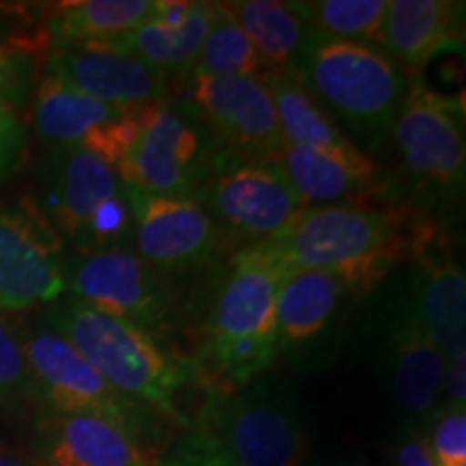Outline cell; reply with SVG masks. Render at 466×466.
Masks as SVG:
<instances>
[{"label":"cell","instance_id":"33","mask_svg":"<svg viewBox=\"0 0 466 466\" xmlns=\"http://www.w3.org/2000/svg\"><path fill=\"white\" fill-rule=\"evenodd\" d=\"M26 145V127L11 110H0V179L17 167Z\"/></svg>","mask_w":466,"mask_h":466},{"label":"cell","instance_id":"31","mask_svg":"<svg viewBox=\"0 0 466 466\" xmlns=\"http://www.w3.org/2000/svg\"><path fill=\"white\" fill-rule=\"evenodd\" d=\"M33 395L25 339L11 319L0 313V408L20 404Z\"/></svg>","mask_w":466,"mask_h":466},{"label":"cell","instance_id":"2","mask_svg":"<svg viewBox=\"0 0 466 466\" xmlns=\"http://www.w3.org/2000/svg\"><path fill=\"white\" fill-rule=\"evenodd\" d=\"M412 223L400 212L359 206L305 208L268 240L291 272L316 270L339 277L365 296L387 281L410 253Z\"/></svg>","mask_w":466,"mask_h":466},{"label":"cell","instance_id":"13","mask_svg":"<svg viewBox=\"0 0 466 466\" xmlns=\"http://www.w3.org/2000/svg\"><path fill=\"white\" fill-rule=\"evenodd\" d=\"M225 151L268 160L283 147L275 102L259 78H225L192 69L190 104Z\"/></svg>","mask_w":466,"mask_h":466},{"label":"cell","instance_id":"35","mask_svg":"<svg viewBox=\"0 0 466 466\" xmlns=\"http://www.w3.org/2000/svg\"><path fill=\"white\" fill-rule=\"evenodd\" d=\"M442 393H445L447 404L466 406V357L451 360L445 367V378H442Z\"/></svg>","mask_w":466,"mask_h":466},{"label":"cell","instance_id":"23","mask_svg":"<svg viewBox=\"0 0 466 466\" xmlns=\"http://www.w3.org/2000/svg\"><path fill=\"white\" fill-rule=\"evenodd\" d=\"M261 80L275 102L285 145L319 151L330 158L357 167H367L374 162L333 124V119L326 115V110L294 74L266 76Z\"/></svg>","mask_w":466,"mask_h":466},{"label":"cell","instance_id":"21","mask_svg":"<svg viewBox=\"0 0 466 466\" xmlns=\"http://www.w3.org/2000/svg\"><path fill=\"white\" fill-rule=\"evenodd\" d=\"M464 3L389 0L382 50L401 69H421L434 56L464 48Z\"/></svg>","mask_w":466,"mask_h":466},{"label":"cell","instance_id":"10","mask_svg":"<svg viewBox=\"0 0 466 466\" xmlns=\"http://www.w3.org/2000/svg\"><path fill=\"white\" fill-rule=\"evenodd\" d=\"M22 339L31 370L33 395H37L50 412H93L158 432V425L154 423L156 410L110 387L89 360L55 330H37Z\"/></svg>","mask_w":466,"mask_h":466},{"label":"cell","instance_id":"32","mask_svg":"<svg viewBox=\"0 0 466 466\" xmlns=\"http://www.w3.org/2000/svg\"><path fill=\"white\" fill-rule=\"evenodd\" d=\"M158 466H238L212 434L190 428L168 442Z\"/></svg>","mask_w":466,"mask_h":466},{"label":"cell","instance_id":"18","mask_svg":"<svg viewBox=\"0 0 466 466\" xmlns=\"http://www.w3.org/2000/svg\"><path fill=\"white\" fill-rule=\"evenodd\" d=\"M48 466H158L167 445L156 432L93 412L58 415L44 423Z\"/></svg>","mask_w":466,"mask_h":466},{"label":"cell","instance_id":"7","mask_svg":"<svg viewBox=\"0 0 466 466\" xmlns=\"http://www.w3.org/2000/svg\"><path fill=\"white\" fill-rule=\"evenodd\" d=\"M391 138L406 177L423 197L436 201L462 199L466 179L462 102L434 91L423 80H410L395 115Z\"/></svg>","mask_w":466,"mask_h":466},{"label":"cell","instance_id":"4","mask_svg":"<svg viewBox=\"0 0 466 466\" xmlns=\"http://www.w3.org/2000/svg\"><path fill=\"white\" fill-rule=\"evenodd\" d=\"M294 76L370 145L391 137L410 78L387 52L309 33Z\"/></svg>","mask_w":466,"mask_h":466},{"label":"cell","instance_id":"22","mask_svg":"<svg viewBox=\"0 0 466 466\" xmlns=\"http://www.w3.org/2000/svg\"><path fill=\"white\" fill-rule=\"evenodd\" d=\"M302 208L339 206L341 201H360L382 188L380 173L371 162L367 167L330 158L319 151L285 145L270 158Z\"/></svg>","mask_w":466,"mask_h":466},{"label":"cell","instance_id":"30","mask_svg":"<svg viewBox=\"0 0 466 466\" xmlns=\"http://www.w3.org/2000/svg\"><path fill=\"white\" fill-rule=\"evenodd\" d=\"M421 425L434 466H466V406L441 401Z\"/></svg>","mask_w":466,"mask_h":466},{"label":"cell","instance_id":"36","mask_svg":"<svg viewBox=\"0 0 466 466\" xmlns=\"http://www.w3.org/2000/svg\"><path fill=\"white\" fill-rule=\"evenodd\" d=\"M0 466H39L26 453L14 450V447L0 442Z\"/></svg>","mask_w":466,"mask_h":466},{"label":"cell","instance_id":"6","mask_svg":"<svg viewBox=\"0 0 466 466\" xmlns=\"http://www.w3.org/2000/svg\"><path fill=\"white\" fill-rule=\"evenodd\" d=\"M212 132L190 106H145L141 130L116 165L127 188L151 197H197L217 154Z\"/></svg>","mask_w":466,"mask_h":466},{"label":"cell","instance_id":"15","mask_svg":"<svg viewBox=\"0 0 466 466\" xmlns=\"http://www.w3.org/2000/svg\"><path fill=\"white\" fill-rule=\"evenodd\" d=\"M127 197L138 258L151 270L179 275L212 258L220 229L195 197H151L132 188H127Z\"/></svg>","mask_w":466,"mask_h":466},{"label":"cell","instance_id":"27","mask_svg":"<svg viewBox=\"0 0 466 466\" xmlns=\"http://www.w3.org/2000/svg\"><path fill=\"white\" fill-rule=\"evenodd\" d=\"M309 31L330 39H346L382 50L387 0H311L288 3Z\"/></svg>","mask_w":466,"mask_h":466},{"label":"cell","instance_id":"14","mask_svg":"<svg viewBox=\"0 0 466 466\" xmlns=\"http://www.w3.org/2000/svg\"><path fill=\"white\" fill-rule=\"evenodd\" d=\"M67 285L76 300L138 326L151 337L167 330L171 322V299L160 275L132 250L89 253L74 266Z\"/></svg>","mask_w":466,"mask_h":466},{"label":"cell","instance_id":"25","mask_svg":"<svg viewBox=\"0 0 466 466\" xmlns=\"http://www.w3.org/2000/svg\"><path fill=\"white\" fill-rule=\"evenodd\" d=\"M209 9H212V3H195L186 20L177 26H165L156 20H147L121 37L97 44L108 46L110 50L121 52V55L141 58L165 74H179L188 69L192 72L203 37L208 33Z\"/></svg>","mask_w":466,"mask_h":466},{"label":"cell","instance_id":"11","mask_svg":"<svg viewBox=\"0 0 466 466\" xmlns=\"http://www.w3.org/2000/svg\"><path fill=\"white\" fill-rule=\"evenodd\" d=\"M406 281L425 329L445 363L466 357V279L450 233L430 218L412 220Z\"/></svg>","mask_w":466,"mask_h":466},{"label":"cell","instance_id":"29","mask_svg":"<svg viewBox=\"0 0 466 466\" xmlns=\"http://www.w3.org/2000/svg\"><path fill=\"white\" fill-rule=\"evenodd\" d=\"M44 42H48L46 35H22L0 44V110H11L17 115V110L26 104Z\"/></svg>","mask_w":466,"mask_h":466},{"label":"cell","instance_id":"20","mask_svg":"<svg viewBox=\"0 0 466 466\" xmlns=\"http://www.w3.org/2000/svg\"><path fill=\"white\" fill-rule=\"evenodd\" d=\"M357 299L339 277L316 270L294 272L277 296L279 352L316 357L343 318L346 302Z\"/></svg>","mask_w":466,"mask_h":466},{"label":"cell","instance_id":"28","mask_svg":"<svg viewBox=\"0 0 466 466\" xmlns=\"http://www.w3.org/2000/svg\"><path fill=\"white\" fill-rule=\"evenodd\" d=\"M192 69L225 78H264L258 52L225 3H212L208 33Z\"/></svg>","mask_w":466,"mask_h":466},{"label":"cell","instance_id":"12","mask_svg":"<svg viewBox=\"0 0 466 466\" xmlns=\"http://www.w3.org/2000/svg\"><path fill=\"white\" fill-rule=\"evenodd\" d=\"M141 108L110 106L44 72L33 104L35 130L55 147H83L116 168L143 121Z\"/></svg>","mask_w":466,"mask_h":466},{"label":"cell","instance_id":"34","mask_svg":"<svg viewBox=\"0 0 466 466\" xmlns=\"http://www.w3.org/2000/svg\"><path fill=\"white\" fill-rule=\"evenodd\" d=\"M393 464L395 466H434L419 430H406V434L401 436L398 447H395Z\"/></svg>","mask_w":466,"mask_h":466},{"label":"cell","instance_id":"1","mask_svg":"<svg viewBox=\"0 0 466 466\" xmlns=\"http://www.w3.org/2000/svg\"><path fill=\"white\" fill-rule=\"evenodd\" d=\"M291 275L270 242L248 244L231 258L209 309L206 360H197V380L209 400L248 387L277 359V296Z\"/></svg>","mask_w":466,"mask_h":466},{"label":"cell","instance_id":"16","mask_svg":"<svg viewBox=\"0 0 466 466\" xmlns=\"http://www.w3.org/2000/svg\"><path fill=\"white\" fill-rule=\"evenodd\" d=\"M67 277L48 220L26 209H0V313L55 302Z\"/></svg>","mask_w":466,"mask_h":466},{"label":"cell","instance_id":"19","mask_svg":"<svg viewBox=\"0 0 466 466\" xmlns=\"http://www.w3.org/2000/svg\"><path fill=\"white\" fill-rule=\"evenodd\" d=\"M126 186L113 165L83 147H56L44 171V208L58 231L80 247L97 209Z\"/></svg>","mask_w":466,"mask_h":466},{"label":"cell","instance_id":"24","mask_svg":"<svg viewBox=\"0 0 466 466\" xmlns=\"http://www.w3.org/2000/svg\"><path fill=\"white\" fill-rule=\"evenodd\" d=\"M229 14L236 17L244 35L258 52L266 76L294 74L302 48H305L309 28L288 3L277 0H236L225 3Z\"/></svg>","mask_w":466,"mask_h":466},{"label":"cell","instance_id":"9","mask_svg":"<svg viewBox=\"0 0 466 466\" xmlns=\"http://www.w3.org/2000/svg\"><path fill=\"white\" fill-rule=\"evenodd\" d=\"M393 285L378 313V359L398 410L421 425L439 406L447 363L419 316L408 281Z\"/></svg>","mask_w":466,"mask_h":466},{"label":"cell","instance_id":"17","mask_svg":"<svg viewBox=\"0 0 466 466\" xmlns=\"http://www.w3.org/2000/svg\"><path fill=\"white\" fill-rule=\"evenodd\" d=\"M46 72L110 106H149L165 102L168 93V74L97 42L55 46L46 58Z\"/></svg>","mask_w":466,"mask_h":466},{"label":"cell","instance_id":"5","mask_svg":"<svg viewBox=\"0 0 466 466\" xmlns=\"http://www.w3.org/2000/svg\"><path fill=\"white\" fill-rule=\"evenodd\" d=\"M192 428L212 434L238 466H305L311 453L300 408L268 382L209 400Z\"/></svg>","mask_w":466,"mask_h":466},{"label":"cell","instance_id":"26","mask_svg":"<svg viewBox=\"0 0 466 466\" xmlns=\"http://www.w3.org/2000/svg\"><path fill=\"white\" fill-rule=\"evenodd\" d=\"M156 14V0H78L52 11L46 37L55 46L108 42L134 31Z\"/></svg>","mask_w":466,"mask_h":466},{"label":"cell","instance_id":"8","mask_svg":"<svg viewBox=\"0 0 466 466\" xmlns=\"http://www.w3.org/2000/svg\"><path fill=\"white\" fill-rule=\"evenodd\" d=\"M195 199L220 231L247 238L250 244L277 238L305 209L272 162L244 160L225 149L214 154Z\"/></svg>","mask_w":466,"mask_h":466},{"label":"cell","instance_id":"3","mask_svg":"<svg viewBox=\"0 0 466 466\" xmlns=\"http://www.w3.org/2000/svg\"><path fill=\"white\" fill-rule=\"evenodd\" d=\"M48 318L55 333L72 343L110 387L188 430L179 398L190 384H199L197 360L168 354L138 326L76 299L58 302Z\"/></svg>","mask_w":466,"mask_h":466},{"label":"cell","instance_id":"37","mask_svg":"<svg viewBox=\"0 0 466 466\" xmlns=\"http://www.w3.org/2000/svg\"><path fill=\"white\" fill-rule=\"evenodd\" d=\"M7 31H9V26L5 25V22H0V44L7 42V39H11V35Z\"/></svg>","mask_w":466,"mask_h":466}]
</instances>
